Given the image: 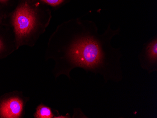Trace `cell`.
I'll list each match as a JSON object with an SVG mask.
<instances>
[{"mask_svg":"<svg viewBox=\"0 0 157 118\" xmlns=\"http://www.w3.org/2000/svg\"><path fill=\"white\" fill-rule=\"evenodd\" d=\"M77 24V31L47 54L46 60L55 62L52 70L55 79L65 75L71 80V72L79 68L87 73L102 76L106 83L122 81V55L111 44V40L119 34L120 29L113 30L109 25L103 34H99L93 22L78 21Z\"/></svg>","mask_w":157,"mask_h":118,"instance_id":"1","label":"cell"},{"mask_svg":"<svg viewBox=\"0 0 157 118\" xmlns=\"http://www.w3.org/2000/svg\"><path fill=\"white\" fill-rule=\"evenodd\" d=\"M12 23L18 45L25 44L39 25L36 13L27 3L17 10L12 17Z\"/></svg>","mask_w":157,"mask_h":118,"instance_id":"2","label":"cell"},{"mask_svg":"<svg viewBox=\"0 0 157 118\" xmlns=\"http://www.w3.org/2000/svg\"><path fill=\"white\" fill-rule=\"evenodd\" d=\"M29 100V97H25L22 92L17 91L1 97L0 118H22L25 107Z\"/></svg>","mask_w":157,"mask_h":118,"instance_id":"3","label":"cell"},{"mask_svg":"<svg viewBox=\"0 0 157 118\" xmlns=\"http://www.w3.org/2000/svg\"><path fill=\"white\" fill-rule=\"evenodd\" d=\"M140 67L148 74L157 71V39L154 38L144 45L139 55Z\"/></svg>","mask_w":157,"mask_h":118,"instance_id":"4","label":"cell"},{"mask_svg":"<svg viewBox=\"0 0 157 118\" xmlns=\"http://www.w3.org/2000/svg\"><path fill=\"white\" fill-rule=\"evenodd\" d=\"M55 116L52 108L42 104L38 105L33 114L34 118H55Z\"/></svg>","mask_w":157,"mask_h":118,"instance_id":"5","label":"cell"},{"mask_svg":"<svg viewBox=\"0 0 157 118\" xmlns=\"http://www.w3.org/2000/svg\"><path fill=\"white\" fill-rule=\"evenodd\" d=\"M41 1L52 6H56L60 4L62 2H63L64 0H41Z\"/></svg>","mask_w":157,"mask_h":118,"instance_id":"6","label":"cell"},{"mask_svg":"<svg viewBox=\"0 0 157 118\" xmlns=\"http://www.w3.org/2000/svg\"><path fill=\"white\" fill-rule=\"evenodd\" d=\"M3 49V44L2 41L0 39V54L1 53L2 50Z\"/></svg>","mask_w":157,"mask_h":118,"instance_id":"7","label":"cell"},{"mask_svg":"<svg viewBox=\"0 0 157 118\" xmlns=\"http://www.w3.org/2000/svg\"><path fill=\"white\" fill-rule=\"evenodd\" d=\"M7 1H8V0H0V2H6Z\"/></svg>","mask_w":157,"mask_h":118,"instance_id":"8","label":"cell"}]
</instances>
